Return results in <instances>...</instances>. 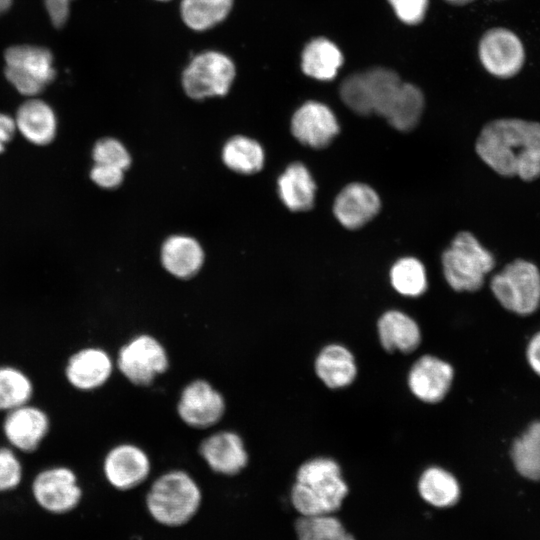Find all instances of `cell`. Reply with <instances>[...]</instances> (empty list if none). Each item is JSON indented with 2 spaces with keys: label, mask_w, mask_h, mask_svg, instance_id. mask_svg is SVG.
I'll return each instance as SVG.
<instances>
[{
  "label": "cell",
  "mask_w": 540,
  "mask_h": 540,
  "mask_svg": "<svg viewBox=\"0 0 540 540\" xmlns=\"http://www.w3.org/2000/svg\"><path fill=\"white\" fill-rule=\"evenodd\" d=\"M151 471V462L139 446L123 443L106 454L103 472L108 483L118 490H130L143 483Z\"/></svg>",
  "instance_id": "obj_12"
},
{
  "label": "cell",
  "mask_w": 540,
  "mask_h": 540,
  "mask_svg": "<svg viewBox=\"0 0 540 540\" xmlns=\"http://www.w3.org/2000/svg\"><path fill=\"white\" fill-rule=\"evenodd\" d=\"M490 289L508 311L531 315L540 306V270L533 262L515 259L492 277Z\"/></svg>",
  "instance_id": "obj_5"
},
{
  "label": "cell",
  "mask_w": 540,
  "mask_h": 540,
  "mask_svg": "<svg viewBox=\"0 0 540 540\" xmlns=\"http://www.w3.org/2000/svg\"><path fill=\"white\" fill-rule=\"evenodd\" d=\"M203 262V249L192 237L173 235L168 237L162 245V266L176 278H192L200 271Z\"/></svg>",
  "instance_id": "obj_19"
},
{
  "label": "cell",
  "mask_w": 540,
  "mask_h": 540,
  "mask_svg": "<svg viewBox=\"0 0 540 540\" xmlns=\"http://www.w3.org/2000/svg\"><path fill=\"white\" fill-rule=\"evenodd\" d=\"M348 493L336 461L318 457L304 462L297 470L290 499L302 516L336 512Z\"/></svg>",
  "instance_id": "obj_2"
},
{
  "label": "cell",
  "mask_w": 540,
  "mask_h": 540,
  "mask_svg": "<svg viewBox=\"0 0 540 540\" xmlns=\"http://www.w3.org/2000/svg\"><path fill=\"white\" fill-rule=\"evenodd\" d=\"M122 375L136 386H148L169 367L164 346L153 336L141 334L124 344L117 356Z\"/></svg>",
  "instance_id": "obj_8"
},
{
  "label": "cell",
  "mask_w": 540,
  "mask_h": 540,
  "mask_svg": "<svg viewBox=\"0 0 540 540\" xmlns=\"http://www.w3.org/2000/svg\"><path fill=\"white\" fill-rule=\"evenodd\" d=\"M397 17L407 24H416L422 20L428 0H388Z\"/></svg>",
  "instance_id": "obj_36"
},
{
  "label": "cell",
  "mask_w": 540,
  "mask_h": 540,
  "mask_svg": "<svg viewBox=\"0 0 540 540\" xmlns=\"http://www.w3.org/2000/svg\"><path fill=\"white\" fill-rule=\"evenodd\" d=\"M314 367L318 378L331 389L350 385L357 375L354 356L340 344H329L322 348Z\"/></svg>",
  "instance_id": "obj_21"
},
{
  "label": "cell",
  "mask_w": 540,
  "mask_h": 540,
  "mask_svg": "<svg viewBox=\"0 0 540 540\" xmlns=\"http://www.w3.org/2000/svg\"><path fill=\"white\" fill-rule=\"evenodd\" d=\"M95 164L127 169L131 164V156L126 147L117 139L103 138L96 142L92 150Z\"/></svg>",
  "instance_id": "obj_34"
},
{
  "label": "cell",
  "mask_w": 540,
  "mask_h": 540,
  "mask_svg": "<svg viewBox=\"0 0 540 540\" xmlns=\"http://www.w3.org/2000/svg\"><path fill=\"white\" fill-rule=\"evenodd\" d=\"M199 453L213 472L226 476L240 473L249 459L240 435L227 430L206 437L200 443Z\"/></svg>",
  "instance_id": "obj_16"
},
{
  "label": "cell",
  "mask_w": 540,
  "mask_h": 540,
  "mask_svg": "<svg viewBox=\"0 0 540 540\" xmlns=\"http://www.w3.org/2000/svg\"><path fill=\"white\" fill-rule=\"evenodd\" d=\"M32 395V381L23 371L0 366V411L8 412L28 404Z\"/></svg>",
  "instance_id": "obj_31"
},
{
  "label": "cell",
  "mask_w": 540,
  "mask_h": 540,
  "mask_svg": "<svg viewBox=\"0 0 540 540\" xmlns=\"http://www.w3.org/2000/svg\"><path fill=\"white\" fill-rule=\"evenodd\" d=\"M420 496L435 507H450L460 497V486L456 478L440 467H429L418 481Z\"/></svg>",
  "instance_id": "obj_26"
},
{
  "label": "cell",
  "mask_w": 540,
  "mask_h": 540,
  "mask_svg": "<svg viewBox=\"0 0 540 540\" xmlns=\"http://www.w3.org/2000/svg\"><path fill=\"white\" fill-rule=\"evenodd\" d=\"M202 493L194 478L183 470H171L154 480L146 494V508L159 524L179 527L198 512Z\"/></svg>",
  "instance_id": "obj_3"
},
{
  "label": "cell",
  "mask_w": 540,
  "mask_h": 540,
  "mask_svg": "<svg viewBox=\"0 0 540 540\" xmlns=\"http://www.w3.org/2000/svg\"><path fill=\"white\" fill-rule=\"evenodd\" d=\"M339 128L331 109L316 101L305 102L291 119L293 136L300 143L317 149L328 146Z\"/></svg>",
  "instance_id": "obj_14"
},
{
  "label": "cell",
  "mask_w": 540,
  "mask_h": 540,
  "mask_svg": "<svg viewBox=\"0 0 540 540\" xmlns=\"http://www.w3.org/2000/svg\"><path fill=\"white\" fill-rule=\"evenodd\" d=\"M35 502L46 512L65 514L74 510L82 498V489L74 471L55 466L40 471L32 482Z\"/></svg>",
  "instance_id": "obj_10"
},
{
  "label": "cell",
  "mask_w": 540,
  "mask_h": 540,
  "mask_svg": "<svg viewBox=\"0 0 540 540\" xmlns=\"http://www.w3.org/2000/svg\"><path fill=\"white\" fill-rule=\"evenodd\" d=\"M478 156L502 176L540 177V123L501 118L487 123L475 145Z\"/></svg>",
  "instance_id": "obj_1"
},
{
  "label": "cell",
  "mask_w": 540,
  "mask_h": 540,
  "mask_svg": "<svg viewBox=\"0 0 540 540\" xmlns=\"http://www.w3.org/2000/svg\"><path fill=\"white\" fill-rule=\"evenodd\" d=\"M478 56L484 69L499 79L515 77L526 63V49L522 39L506 27H494L482 35Z\"/></svg>",
  "instance_id": "obj_9"
},
{
  "label": "cell",
  "mask_w": 540,
  "mask_h": 540,
  "mask_svg": "<svg viewBox=\"0 0 540 540\" xmlns=\"http://www.w3.org/2000/svg\"><path fill=\"white\" fill-rule=\"evenodd\" d=\"M48 49L31 45L10 47L5 52V75L23 95L41 92L55 76Z\"/></svg>",
  "instance_id": "obj_7"
},
{
  "label": "cell",
  "mask_w": 540,
  "mask_h": 540,
  "mask_svg": "<svg viewBox=\"0 0 540 540\" xmlns=\"http://www.w3.org/2000/svg\"><path fill=\"white\" fill-rule=\"evenodd\" d=\"M92 181L105 189L118 187L124 178V170L107 165L95 164L90 171Z\"/></svg>",
  "instance_id": "obj_37"
},
{
  "label": "cell",
  "mask_w": 540,
  "mask_h": 540,
  "mask_svg": "<svg viewBox=\"0 0 540 540\" xmlns=\"http://www.w3.org/2000/svg\"><path fill=\"white\" fill-rule=\"evenodd\" d=\"M526 358L531 369L540 377V331L535 333L528 342Z\"/></svg>",
  "instance_id": "obj_39"
},
{
  "label": "cell",
  "mask_w": 540,
  "mask_h": 540,
  "mask_svg": "<svg viewBox=\"0 0 540 540\" xmlns=\"http://www.w3.org/2000/svg\"><path fill=\"white\" fill-rule=\"evenodd\" d=\"M236 68L227 55L205 51L192 58L182 73V86L192 99L224 96L235 78Z\"/></svg>",
  "instance_id": "obj_6"
},
{
  "label": "cell",
  "mask_w": 540,
  "mask_h": 540,
  "mask_svg": "<svg viewBox=\"0 0 540 540\" xmlns=\"http://www.w3.org/2000/svg\"><path fill=\"white\" fill-rule=\"evenodd\" d=\"M225 399L206 380L196 379L181 392L177 413L188 426L205 429L218 423L225 413Z\"/></svg>",
  "instance_id": "obj_11"
},
{
  "label": "cell",
  "mask_w": 540,
  "mask_h": 540,
  "mask_svg": "<svg viewBox=\"0 0 540 540\" xmlns=\"http://www.w3.org/2000/svg\"><path fill=\"white\" fill-rule=\"evenodd\" d=\"M48 415L29 403L7 412L3 433L10 445L21 452L37 450L49 432Z\"/></svg>",
  "instance_id": "obj_13"
},
{
  "label": "cell",
  "mask_w": 540,
  "mask_h": 540,
  "mask_svg": "<svg viewBox=\"0 0 540 540\" xmlns=\"http://www.w3.org/2000/svg\"><path fill=\"white\" fill-rule=\"evenodd\" d=\"M16 127L30 142L50 143L56 133V118L48 104L38 99L24 102L16 114Z\"/></svg>",
  "instance_id": "obj_24"
},
{
  "label": "cell",
  "mask_w": 540,
  "mask_h": 540,
  "mask_svg": "<svg viewBox=\"0 0 540 540\" xmlns=\"http://www.w3.org/2000/svg\"><path fill=\"white\" fill-rule=\"evenodd\" d=\"M339 540H355V538L348 532H346Z\"/></svg>",
  "instance_id": "obj_42"
},
{
  "label": "cell",
  "mask_w": 540,
  "mask_h": 540,
  "mask_svg": "<svg viewBox=\"0 0 540 540\" xmlns=\"http://www.w3.org/2000/svg\"><path fill=\"white\" fill-rule=\"evenodd\" d=\"M453 377L454 370L448 362L433 355H423L409 371L408 386L419 400L433 404L447 395Z\"/></svg>",
  "instance_id": "obj_15"
},
{
  "label": "cell",
  "mask_w": 540,
  "mask_h": 540,
  "mask_svg": "<svg viewBox=\"0 0 540 540\" xmlns=\"http://www.w3.org/2000/svg\"><path fill=\"white\" fill-rule=\"evenodd\" d=\"M381 207L376 191L364 183H350L337 195L333 212L347 229H357L373 219Z\"/></svg>",
  "instance_id": "obj_17"
},
{
  "label": "cell",
  "mask_w": 540,
  "mask_h": 540,
  "mask_svg": "<svg viewBox=\"0 0 540 540\" xmlns=\"http://www.w3.org/2000/svg\"><path fill=\"white\" fill-rule=\"evenodd\" d=\"M342 62V53L338 47L325 38H317L309 42L301 56L303 72L317 80L333 79Z\"/></svg>",
  "instance_id": "obj_25"
},
{
  "label": "cell",
  "mask_w": 540,
  "mask_h": 540,
  "mask_svg": "<svg viewBox=\"0 0 540 540\" xmlns=\"http://www.w3.org/2000/svg\"><path fill=\"white\" fill-rule=\"evenodd\" d=\"M423 108L424 96L420 89L403 82L385 119L395 129L409 131L418 124Z\"/></svg>",
  "instance_id": "obj_30"
},
{
  "label": "cell",
  "mask_w": 540,
  "mask_h": 540,
  "mask_svg": "<svg viewBox=\"0 0 540 540\" xmlns=\"http://www.w3.org/2000/svg\"><path fill=\"white\" fill-rule=\"evenodd\" d=\"M234 0H182L180 15L194 31H205L221 23L230 13Z\"/></svg>",
  "instance_id": "obj_29"
},
{
  "label": "cell",
  "mask_w": 540,
  "mask_h": 540,
  "mask_svg": "<svg viewBox=\"0 0 540 540\" xmlns=\"http://www.w3.org/2000/svg\"><path fill=\"white\" fill-rule=\"evenodd\" d=\"M362 78L368 115L376 113L385 118L403 82L396 72L383 67L362 72Z\"/></svg>",
  "instance_id": "obj_22"
},
{
  "label": "cell",
  "mask_w": 540,
  "mask_h": 540,
  "mask_svg": "<svg viewBox=\"0 0 540 540\" xmlns=\"http://www.w3.org/2000/svg\"><path fill=\"white\" fill-rule=\"evenodd\" d=\"M11 1L12 0H0V14L9 8Z\"/></svg>",
  "instance_id": "obj_41"
},
{
  "label": "cell",
  "mask_w": 540,
  "mask_h": 540,
  "mask_svg": "<svg viewBox=\"0 0 540 540\" xmlns=\"http://www.w3.org/2000/svg\"><path fill=\"white\" fill-rule=\"evenodd\" d=\"M516 471L526 479L540 481V420L532 422L510 449Z\"/></svg>",
  "instance_id": "obj_27"
},
{
  "label": "cell",
  "mask_w": 540,
  "mask_h": 540,
  "mask_svg": "<svg viewBox=\"0 0 540 540\" xmlns=\"http://www.w3.org/2000/svg\"><path fill=\"white\" fill-rule=\"evenodd\" d=\"M47 12L54 26H63L69 16L71 0H44Z\"/></svg>",
  "instance_id": "obj_38"
},
{
  "label": "cell",
  "mask_w": 540,
  "mask_h": 540,
  "mask_svg": "<svg viewBox=\"0 0 540 540\" xmlns=\"http://www.w3.org/2000/svg\"><path fill=\"white\" fill-rule=\"evenodd\" d=\"M298 540H339L347 531L331 514L300 516L295 522Z\"/></svg>",
  "instance_id": "obj_33"
},
{
  "label": "cell",
  "mask_w": 540,
  "mask_h": 540,
  "mask_svg": "<svg viewBox=\"0 0 540 540\" xmlns=\"http://www.w3.org/2000/svg\"><path fill=\"white\" fill-rule=\"evenodd\" d=\"M377 330L380 343L388 352L398 350L411 353L421 342V332L416 321L398 310L383 313L378 319Z\"/></svg>",
  "instance_id": "obj_20"
},
{
  "label": "cell",
  "mask_w": 540,
  "mask_h": 540,
  "mask_svg": "<svg viewBox=\"0 0 540 540\" xmlns=\"http://www.w3.org/2000/svg\"><path fill=\"white\" fill-rule=\"evenodd\" d=\"M441 260L447 283L458 292L479 290L486 274L495 266L493 254L468 231H461L454 237Z\"/></svg>",
  "instance_id": "obj_4"
},
{
  "label": "cell",
  "mask_w": 540,
  "mask_h": 540,
  "mask_svg": "<svg viewBox=\"0 0 540 540\" xmlns=\"http://www.w3.org/2000/svg\"><path fill=\"white\" fill-rule=\"evenodd\" d=\"M159 1H169V0H159Z\"/></svg>",
  "instance_id": "obj_43"
},
{
  "label": "cell",
  "mask_w": 540,
  "mask_h": 540,
  "mask_svg": "<svg viewBox=\"0 0 540 540\" xmlns=\"http://www.w3.org/2000/svg\"><path fill=\"white\" fill-rule=\"evenodd\" d=\"M278 194L291 211H306L312 208L316 184L308 169L299 162L290 164L277 181Z\"/></svg>",
  "instance_id": "obj_23"
},
{
  "label": "cell",
  "mask_w": 540,
  "mask_h": 540,
  "mask_svg": "<svg viewBox=\"0 0 540 540\" xmlns=\"http://www.w3.org/2000/svg\"><path fill=\"white\" fill-rule=\"evenodd\" d=\"M15 121L8 115L0 113V153L15 133Z\"/></svg>",
  "instance_id": "obj_40"
},
{
  "label": "cell",
  "mask_w": 540,
  "mask_h": 540,
  "mask_svg": "<svg viewBox=\"0 0 540 540\" xmlns=\"http://www.w3.org/2000/svg\"><path fill=\"white\" fill-rule=\"evenodd\" d=\"M390 280L393 288L404 296L418 297L427 288L425 268L413 257L399 259L391 268Z\"/></svg>",
  "instance_id": "obj_32"
},
{
  "label": "cell",
  "mask_w": 540,
  "mask_h": 540,
  "mask_svg": "<svg viewBox=\"0 0 540 540\" xmlns=\"http://www.w3.org/2000/svg\"><path fill=\"white\" fill-rule=\"evenodd\" d=\"M264 150L254 139L243 135L230 138L223 146V163L240 174H255L263 168Z\"/></svg>",
  "instance_id": "obj_28"
},
{
  "label": "cell",
  "mask_w": 540,
  "mask_h": 540,
  "mask_svg": "<svg viewBox=\"0 0 540 540\" xmlns=\"http://www.w3.org/2000/svg\"><path fill=\"white\" fill-rule=\"evenodd\" d=\"M113 361L103 349L87 347L75 352L67 361L65 376L69 384L81 391L103 386L111 377Z\"/></svg>",
  "instance_id": "obj_18"
},
{
  "label": "cell",
  "mask_w": 540,
  "mask_h": 540,
  "mask_svg": "<svg viewBox=\"0 0 540 540\" xmlns=\"http://www.w3.org/2000/svg\"><path fill=\"white\" fill-rule=\"evenodd\" d=\"M23 468L13 449L0 447V492H7L19 486Z\"/></svg>",
  "instance_id": "obj_35"
}]
</instances>
